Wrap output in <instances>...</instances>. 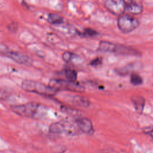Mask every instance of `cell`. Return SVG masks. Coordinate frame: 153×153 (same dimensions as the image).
I'll use <instances>...</instances> for the list:
<instances>
[{
  "label": "cell",
  "instance_id": "8fae6325",
  "mask_svg": "<svg viewBox=\"0 0 153 153\" xmlns=\"http://www.w3.org/2000/svg\"><path fill=\"white\" fill-rule=\"evenodd\" d=\"M131 99L137 112L142 113L144 108L145 99L140 96H133Z\"/></svg>",
  "mask_w": 153,
  "mask_h": 153
},
{
  "label": "cell",
  "instance_id": "d6986e66",
  "mask_svg": "<svg viewBox=\"0 0 153 153\" xmlns=\"http://www.w3.org/2000/svg\"><path fill=\"white\" fill-rule=\"evenodd\" d=\"M102 63V59L100 57H97L90 62V65L93 67H97Z\"/></svg>",
  "mask_w": 153,
  "mask_h": 153
},
{
  "label": "cell",
  "instance_id": "ba28073f",
  "mask_svg": "<svg viewBox=\"0 0 153 153\" xmlns=\"http://www.w3.org/2000/svg\"><path fill=\"white\" fill-rule=\"evenodd\" d=\"M50 131L53 133H72L74 131V126L68 121H62L52 124L50 126Z\"/></svg>",
  "mask_w": 153,
  "mask_h": 153
},
{
  "label": "cell",
  "instance_id": "5b68a950",
  "mask_svg": "<svg viewBox=\"0 0 153 153\" xmlns=\"http://www.w3.org/2000/svg\"><path fill=\"white\" fill-rule=\"evenodd\" d=\"M117 25L123 32L128 33L139 26V21L131 15L123 14L118 18Z\"/></svg>",
  "mask_w": 153,
  "mask_h": 153
},
{
  "label": "cell",
  "instance_id": "6da1fadb",
  "mask_svg": "<svg viewBox=\"0 0 153 153\" xmlns=\"http://www.w3.org/2000/svg\"><path fill=\"white\" fill-rule=\"evenodd\" d=\"M11 110L19 115L32 118H40L46 112V108L42 104L36 102H29L20 105H14Z\"/></svg>",
  "mask_w": 153,
  "mask_h": 153
},
{
  "label": "cell",
  "instance_id": "e0dca14e",
  "mask_svg": "<svg viewBox=\"0 0 153 153\" xmlns=\"http://www.w3.org/2000/svg\"><path fill=\"white\" fill-rule=\"evenodd\" d=\"M130 82L133 85H139L143 83V79L137 74L133 73L131 75Z\"/></svg>",
  "mask_w": 153,
  "mask_h": 153
},
{
  "label": "cell",
  "instance_id": "9a60e30c",
  "mask_svg": "<svg viewBox=\"0 0 153 153\" xmlns=\"http://www.w3.org/2000/svg\"><path fill=\"white\" fill-rule=\"evenodd\" d=\"M62 56L63 60L66 62H69L73 60L74 59H76L78 57V56L75 53L71 52V51H65L62 54Z\"/></svg>",
  "mask_w": 153,
  "mask_h": 153
},
{
  "label": "cell",
  "instance_id": "4fadbf2b",
  "mask_svg": "<svg viewBox=\"0 0 153 153\" xmlns=\"http://www.w3.org/2000/svg\"><path fill=\"white\" fill-rule=\"evenodd\" d=\"M65 75L67 79V81L75 82L77 79V72L74 69L67 68L65 69Z\"/></svg>",
  "mask_w": 153,
  "mask_h": 153
},
{
  "label": "cell",
  "instance_id": "52a82bcc",
  "mask_svg": "<svg viewBox=\"0 0 153 153\" xmlns=\"http://www.w3.org/2000/svg\"><path fill=\"white\" fill-rule=\"evenodd\" d=\"M105 8L116 16H121L126 10V2L123 0H107L105 2Z\"/></svg>",
  "mask_w": 153,
  "mask_h": 153
},
{
  "label": "cell",
  "instance_id": "7a4b0ae2",
  "mask_svg": "<svg viewBox=\"0 0 153 153\" xmlns=\"http://www.w3.org/2000/svg\"><path fill=\"white\" fill-rule=\"evenodd\" d=\"M22 87L26 91L50 96L56 94L58 91V90L50 85L30 80L23 81L22 83Z\"/></svg>",
  "mask_w": 153,
  "mask_h": 153
},
{
  "label": "cell",
  "instance_id": "30bf717a",
  "mask_svg": "<svg viewBox=\"0 0 153 153\" xmlns=\"http://www.w3.org/2000/svg\"><path fill=\"white\" fill-rule=\"evenodd\" d=\"M126 9L131 14H139L143 10L142 4L136 1H130L126 4Z\"/></svg>",
  "mask_w": 153,
  "mask_h": 153
},
{
  "label": "cell",
  "instance_id": "277c9868",
  "mask_svg": "<svg viewBox=\"0 0 153 153\" xmlns=\"http://www.w3.org/2000/svg\"><path fill=\"white\" fill-rule=\"evenodd\" d=\"M0 52L18 63L26 66H30L32 64L33 60L30 57L20 52L11 51L3 44H0Z\"/></svg>",
  "mask_w": 153,
  "mask_h": 153
},
{
  "label": "cell",
  "instance_id": "3957f363",
  "mask_svg": "<svg viewBox=\"0 0 153 153\" xmlns=\"http://www.w3.org/2000/svg\"><path fill=\"white\" fill-rule=\"evenodd\" d=\"M98 49L102 51L128 55H139L140 53L132 48L126 45L116 44L106 41H102L99 44Z\"/></svg>",
  "mask_w": 153,
  "mask_h": 153
},
{
  "label": "cell",
  "instance_id": "2e32d148",
  "mask_svg": "<svg viewBox=\"0 0 153 153\" xmlns=\"http://www.w3.org/2000/svg\"><path fill=\"white\" fill-rule=\"evenodd\" d=\"M135 65H136L135 63H131V64L128 65L127 66H126L123 68H120L117 69L116 71L117 73H118L120 75H126L128 72H130V71L131 69L134 68Z\"/></svg>",
  "mask_w": 153,
  "mask_h": 153
},
{
  "label": "cell",
  "instance_id": "ffe728a7",
  "mask_svg": "<svg viewBox=\"0 0 153 153\" xmlns=\"http://www.w3.org/2000/svg\"><path fill=\"white\" fill-rule=\"evenodd\" d=\"M8 27V29L10 30L11 32H15L17 29V25L16 23H13L9 25Z\"/></svg>",
  "mask_w": 153,
  "mask_h": 153
},
{
  "label": "cell",
  "instance_id": "ac0fdd59",
  "mask_svg": "<svg viewBox=\"0 0 153 153\" xmlns=\"http://www.w3.org/2000/svg\"><path fill=\"white\" fill-rule=\"evenodd\" d=\"M99 33L95 30L91 28H86L84 29L81 35L84 37H92V36H96Z\"/></svg>",
  "mask_w": 153,
  "mask_h": 153
},
{
  "label": "cell",
  "instance_id": "9c48e42d",
  "mask_svg": "<svg viewBox=\"0 0 153 153\" xmlns=\"http://www.w3.org/2000/svg\"><path fill=\"white\" fill-rule=\"evenodd\" d=\"M78 127L82 132L87 134H91L94 130L91 121L87 118H81L76 120Z\"/></svg>",
  "mask_w": 153,
  "mask_h": 153
},
{
  "label": "cell",
  "instance_id": "5bb4252c",
  "mask_svg": "<svg viewBox=\"0 0 153 153\" xmlns=\"http://www.w3.org/2000/svg\"><path fill=\"white\" fill-rule=\"evenodd\" d=\"M72 102L78 106L84 107H87L90 105L89 100L87 98L82 96H75L72 99Z\"/></svg>",
  "mask_w": 153,
  "mask_h": 153
},
{
  "label": "cell",
  "instance_id": "7c38bea8",
  "mask_svg": "<svg viewBox=\"0 0 153 153\" xmlns=\"http://www.w3.org/2000/svg\"><path fill=\"white\" fill-rule=\"evenodd\" d=\"M48 22L52 25H59L63 23V18L60 14L57 13H50L48 15Z\"/></svg>",
  "mask_w": 153,
  "mask_h": 153
},
{
  "label": "cell",
  "instance_id": "8992f818",
  "mask_svg": "<svg viewBox=\"0 0 153 153\" xmlns=\"http://www.w3.org/2000/svg\"><path fill=\"white\" fill-rule=\"evenodd\" d=\"M50 86L57 90L58 88L65 89L72 91L82 92L84 91V88L77 84L75 82H72L60 79H53L50 81Z\"/></svg>",
  "mask_w": 153,
  "mask_h": 153
}]
</instances>
